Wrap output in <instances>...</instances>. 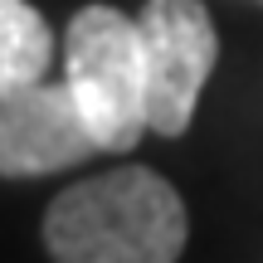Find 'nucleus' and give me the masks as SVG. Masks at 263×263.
I'll return each instance as SVG.
<instances>
[{
	"mask_svg": "<svg viewBox=\"0 0 263 263\" xmlns=\"http://www.w3.org/2000/svg\"><path fill=\"white\" fill-rule=\"evenodd\" d=\"M137 25L146 54V122L161 137H180L219 59L215 20L200 0H146Z\"/></svg>",
	"mask_w": 263,
	"mask_h": 263,
	"instance_id": "obj_3",
	"label": "nucleus"
},
{
	"mask_svg": "<svg viewBox=\"0 0 263 263\" xmlns=\"http://www.w3.org/2000/svg\"><path fill=\"white\" fill-rule=\"evenodd\" d=\"M54 59V29L29 0H0V98L39 83Z\"/></svg>",
	"mask_w": 263,
	"mask_h": 263,
	"instance_id": "obj_5",
	"label": "nucleus"
},
{
	"mask_svg": "<svg viewBox=\"0 0 263 263\" xmlns=\"http://www.w3.org/2000/svg\"><path fill=\"white\" fill-rule=\"evenodd\" d=\"M98 146L83 107L68 83H29L0 98V176H49L88 161Z\"/></svg>",
	"mask_w": 263,
	"mask_h": 263,
	"instance_id": "obj_4",
	"label": "nucleus"
},
{
	"mask_svg": "<svg viewBox=\"0 0 263 263\" xmlns=\"http://www.w3.org/2000/svg\"><path fill=\"white\" fill-rule=\"evenodd\" d=\"M64 83L73 88L88 127L103 151H127L141 141L146 122V54L141 25L112 5H83L68 20Z\"/></svg>",
	"mask_w": 263,
	"mask_h": 263,
	"instance_id": "obj_2",
	"label": "nucleus"
},
{
	"mask_svg": "<svg viewBox=\"0 0 263 263\" xmlns=\"http://www.w3.org/2000/svg\"><path fill=\"white\" fill-rule=\"evenodd\" d=\"M185 234V200L146 166L78 180L59 190L44 215L54 263H176Z\"/></svg>",
	"mask_w": 263,
	"mask_h": 263,
	"instance_id": "obj_1",
	"label": "nucleus"
}]
</instances>
